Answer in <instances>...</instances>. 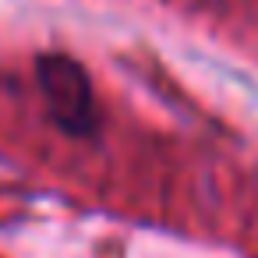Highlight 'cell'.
<instances>
[{
	"label": "cell",
	"instance_id": "6da1fadb",
	"mask_svg": "<svg viewBox=\"0 0 258 258\" xmlns=\"http://www.w3.org/2000/svg\"><path fill=\"white\" fill-rule=\"evenodd\" d=\"M36 78L43 89V99L57 120V127L71 138H92L99 131V110L92 96V82L85 68L71 57L46 53L36 60Z\"/></svg>",
	"mask_w": 258,
	"mask_h": 258
}]
</instances>
